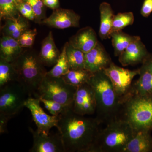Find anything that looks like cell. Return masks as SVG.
Instances as JSON below:
<instances>
[{
    "mask_svg": "<svg viewBox=\"0 0 152 152\" xmlns=\"http://www.w3.org/2000/svg\"><path fill=\"white\" fill-rule=\"evenodd\" d=\"M95 118L76 113L72 108L58 116L57 128L66 152H90L99 132Z\"/></svg>",
    "mask_w": 152,
    "mask_h": 152,
    "instance_id": "cell-1",
    "label": "cell"
},
{
    "mask_svg": "<svg viewBox=\"0 0 152 152\" xmlns=\"http://www.w3.org/2000/svg\"><path fill=\"white\" fill-rule=\"evenodd\" d=\"M88 83L94 92L96 117L99 124L110 122L120 118L122 104L111 81L104 71L93 74Z\"/></svg>",
    "mask_w": 152,
    "mask_h": 152,
    "instance_id": "cell-2",
    "label": "cell"
},
{
    "mask_svg": "<svg viewBox=\"0 0 152 152\" xmlns=\"http://www.w3.org/2000/svg\"><path fill=\"white\" fill-rule=\"evenodd\" d=\"M18 75V82L30 97H34L47 71L38 54L32 50L23 51L13 62Z\"/></svg>",
    "mask_w": 152,
    "mask_h": 152,
    "instance_id": "cell-3",
    "label": "cell"
},
{
    "mask_svg": "<svg viewBox=\"0 0 152 152\" xmlns=\"http://www.w3.org/2000/svg\"><path fill=\"white\" fill-rule=\"evenodd\" d=\"M134 132L128 122L116 119L99 131L90 152H124Z\"/></svg>",
    "mask_w": 152,
    "mask_h": 152,
    "instance_id": "cell-4",
    "label": "cell"
},
{
    "mask_svg": "<svg viewBox=\"0 0 152 152\" xmlns=\"http://www.w3.org/2000/svg\"><path fill=\"white\" fill-rule=\"evenodd\" d=\"M121 118L134 130H152V95H131L123 104Z\"/></svg>",
    "mask_w": 152,
    "mask_h": 152,
    "instance_id": "cell-5",
    "label": "cell"
},
{
    "mask_svg": "<svg viewBox=\"0 0 152 152\" xmlns=\"http://www.w3.org/2000/svg\"><path fill=\"white\" fill-rule=\"evenodd\" d=\"M77 88L69 84L62 77L45 76L39 86L34 97L42 98L58 102L72 107Z\"/></svg>",
    "mask_w": 152,
    "mask_h": 152,
    "instance_id": "cell-6",
    "label": "cell"
},
{
    "mask_svg": "<svg viewBox=\"0 0 152 152\" xmlns=\"http://www.w3.org/2000/svg\"><path fill=\"white\" fill-rule=\"evenodd\" d=\"M29 95L20 84L15 82L0 88V115L10 120L25 107Z\"/></svg>",
    "mask_w": 152,
    "mask_h": 152,
    "instance_id": "cell-7",
    "label": "cell"
},
{
    "mask_svg": "<svg viewBox=\"0 0 152 152\" xmlns=\"http://www.w3.org/2000/svg\"><path fill=\"white\" fill-rule=\"evenodd\" d=\"M103 71L111 81L123 105L131 95L132 82L136 75H140V69L130 70L118 66L112 62Z\"/></svg>",
    "mask_w": 152,
    "mask_h": 152,
    "instance_id": "cell-8",
    "label": "cell"
},
{
    "mask_svg": "<svg viewBox=\"0 0 152 152\" xmlns=\"http://www.w3.org/2000/svg\"><path fill=\"white\" fill-rule=\"evenodd\" d=\"M33 136V145L30 152H66L59 132L46 134L29 128Z\"/></svg>",
    "mask_w": 152,
    "mask_h": 152,
    "instance_id": "cell-9",
    "label": "cell"
},
{
    "mask_svg": "<svg viewBox=\"0 0 152 152\" xmlns=\"http://www.w3.org/2000/svg\"><path fill=\"white\" fill-rule=\"evenodd\" d=\"M39 99L29 97L25 103V106L31 112L37 126V130L41 132L49 134L51 129L56 127L58 122V116L48 115L41 107Z\"/></svg>",
    "mask_w": 152,
    "mask_h": 152,
    "instance_id": "cell-10",
    "label": "cell"
},
{
    "mask_svg": "<svg viewBox=\"0 0 152 152\" xmlns=\"http://www.w3.org/2000/svg\"><path fill=\"white\" fill-rule=\"evenodd\" d=\"M72 109L76 113L81 115L95 113L96 103L94 92L89 83L77 87Z\"/></svg>",
    "mask_w": 152,
    "mask_h": 152,
    "instance_id": "cell-11",
    "label": "cell"
},
{
    "mask_svg": "<svg viewBox=\"0 0 152 152\" xmlns=\"http://www.w3.org/2000/svg\"><path fill=\"white\" fill-rule=\"evenodd\" d=\"M80 16L72 10L57 9L48 18L43 20L42 23L56 28L78 27L80 25Z\"/></svg>",
    "mask_w": 152,
    "mask_h": 152,
    "instance_id": "cell-12",
    "label": "cell"
},
{
    "mask_svg": "<svg viewBox=\"0 0 152 152\" xmlns=\"http://www.w3.org/2000/svg\"><path fill=\"white\" fill-rule=\"evenodd\" d=\"M111 58L98 42L96 46L85 53V68L94 74L108 67L112 63Z\"/></svg>",
    "mask_w": 152,
    "mask_h": 152,
    "instance_id": "cell-13",
    "label": "cell"
},
{
    "mask_svg": "<svg viewBox=\"0 0 152 152\" xmlns=\"http://www.w3.org/2000/svg\"><path fill=\"white\" fill-rule=\"evenodd\" d=\"M149 56L140 38L134 41L120 55L119 61L124 66L144 62Z\"/></svg>",
    "mask_w": 152,
    "mask_h": 152,
    "instance_id": "cell-14",
    "label": "cell"
},
{
    "mask_svg": "<svg viewBox=\"0 0 152 152\" xmlns=\"http://www.w3.org/2000/svg\"><path fill=\"white\" fill-rule=\"evenodd\" d=\"M73 46L86 53L98 43L96 35L92 28L87 27L79 30L69 42Z\"/></svg>",
    "mask_w": 152,
    "mask_h": 152,
    "instance_id": "cell-15",
    "label": "cell"
},
{
    "mask_svg": "<svg viewBox=\"0 0 152 152\" xmlns=\"http://www.w3.org/2000/svg\"><path fill=\"white\" fill-rule=\"evenodd\" d=\"M151 131L146 129L135 130L132 138L128 143L124 152L152 151Z\"/></svg>",
    "mask_w": 152,
    "mask_h": 152,
    "instance_id": "cell-16",
    "label": "cell"
},
{
    "mask_svg": "<svg viewBox=\"0 0 152 152\" xmlns=\"http://www.w3.org/2000/svg\"><path fill=\"white\" fill-rule=\"evenodd\" d=\"M61 53L56 45L51 31L45 38L42 44L39 56L45 66H53L56 63Z\"/></svg>",
    "mask_w": 152,
    "mask_h": 152,
    "instance_id": "cell-17",
    "label": "cell"
},
{
    "mask_svg": "<svg viewBox=\"0 0 152 152\" xmlns=\"http://www.w3.org/2000/svg\"><path fill=\"white\" fill-rule=\"evenodd\" d=\"M23 48L17 40L3 36L0 40V57L12 63L23 52Z\"/></svg>",
    "mask_w": 152,
    "mask_h": 152,
    "instance_id": "cell-18",
    "label": "cell"
},
{
    "mask_svg": "<svg viewBox=\"0 0 152 152\" xmlns=\"http://www.w3.org/2000/svg\"><path fill=\"white\" fill-rule=\"evenodd\" d=\"M100 26L99 34L102 39L111 37L113 33V21L115 15L110 5L103 2L100 6Z\"/></svg>",
    "mask_w": 152,
    "mask_h": 152,
    "instance_id": "cell-19",
    "label": "cell"
},
{
    "mask_svg": "<svg viewBox=\"0 0 152 152\" xmlns=\"http://www.w3.org/2000/svg\"><path fill=\"white\" fill-rule=\"evenodd\" d=\"M26 19L20 15L16 18L6 20L2 29L3 36H9L18 40L22 34L28 30L29 23Z\"/></svg>",
    "mask_w": 152,
    "mask_h": 152,
    "instance_id": "cell-20",
    "label": "cell"
},
{
    "mask_svg": "<svg viewBox=\"0 0 152 152\" xmlns=\"http://www.w3.org/2000/svg\"><path fill=\"white\" fill-rule=\"evenodd\" d=\"M140 75L138 80L132 86L131 95H152V72L142 66Z\"/></svg>",
    "mask_w": 152,
    "mask_h": 152,
    "instance_id": "cell-21",
    "label": "cell"
},
{
    "mask_svg": "<svg viewBox=\"0 0 152 152\" xmlns=\"http://www.w3.org/2000/svg\"><path fill=\"white\" fill-rule=\"evenodd\" d=\"M111 37L116 56H119L132 43L140 38L138 36L129 35L121 31L112 33Z\"/></svg>",
    "mask_w": 152,
    "mask_h": 152,
    "instance_id": "cell-22",
    "label": "cell"
},
{
    "mask_svg": "<svg viewBox=\"0 0 152 152\" xmlns=\"http://www.w3.org/2000/svg\"><path fill=\"white\" fill-rule=\"evenodd\" d=\"M66 54L69 65L70 69H85L84 53L73 46L69 42L66 43Z\"/></svg>",
    "mask_w": 152,
    "mask_h": 152,
    "instance_id": "cell-23",
    "label": "cell"
},
{
    "mask_svg": "<svg viewBox=\"0 0 152 152\" xmlns=\"http://www.w3.org/2000/svg\"><path fill=\"white\" fill-rule=\"evenodd\" d=\"M93 74L85 69L70 70L62 77L68 84L77 88L88 83Z\"/></svg>",
    "mask_w": 152,
    "mask_h": 152,
    "instance_id": "cell-24",
    "label": "cell"
},
{
    "mask_svg": "<svg viewBox=\"0 0 152 152\" xmlns=\"http://www.w3.org/2000/svg\"><path fill=\"white\" fill-rule=\"evenodd\" d=\"M18 80V75L12 63L0 57V88Z\"/></svg>",
    "mask_w": 152,
    "mask_h": 152,
    "instance_id": "cell-25",
    "label": "cell"
},
{
    "mask_svg": "<svg viewBox=\"0 0 152 152\" xmlns=\"http://www.w3.org/2000/svg\"><path fill=\"white\" fill-rule=\"evenodd\" d=\"M70 66L66 54V43L56 64L51 69L47 72V75L53 77H62L70 70Z\"/></svg>",
    "mask_w": 152,
    "mask_h": 152,
    "instance_id": "cell-26",
    "label": "cell"
},
{
    "mask_svg": "<svg viewBox=\"0 0 152 152\" xmlns=\"http://www.w3.org/2000/svg\"><path fill=\"white\" fill-rule=\"evenodd\" d=\"M18 4L15 0H0V18L7 20L20 16Z\"/></svg>",
    "mask_w": 152,
    "mask_h": 152,
    "instance_id": "cell-27",
    "label": "cell"
},
{
    "mask_svg": "<svg viewBox=\"0 0 152 152\" xmlns=\"http://www.w3.org/2000/svg\"><path fill=\"white\" fill-rule=\"evenodd\" d=\"M134 20L132 12L120 13L114 16L113 24V32L121 31L124 28L133 24Z\"/></svg>",
    "mask_w": 152,
    "mask_h": 152,
    "instance_id": "cell-28",
    "label": "cell"
},
{
    "mask_svg": "<svg viewBox=\"0 0 152 152\" xmlns=\"http://www.w3.org/2000/svg\"><path fill=\"white\" fill-rule=\"evenodd\" d=\"M39 99L41 102L43 104L45 108L50 112L52 115L58 116L67 109L72 108L64 105L55 101L45 99L42 98Z\"/></svg>",
    "mask_w": 152,
    "mask_h": 152,
    "instance_id": "cell-29",
    "label": "cell"
},
{
    "mask_svg": "<svg viewBox=\"0 0 152 152\" xmlns=\"http://www.w3.org/2000/svg\"><path fill=\"white\" fill-rule=\"evenodd\" d=\"M24 1L28 3L31 7L36 21L39 23L42 21L44 18L45 14L44 11V4L43 0H23Z\"/></svg>",
    "mask_w": 152,
    "mask_h": 152,
    "instance_id": "cell-30",
    "label": "cell"
},
{
    "mask_svg": "<svg viewBox=\"0 0 152 152\" xmlns=\"http://www.w3.org/2000/svg\"><path fill=\"white\" fill-rule=\"evenodd\" d=\"M152 12V0H145L143 4L141 14L144 17H148Z\"/></svg>",
    "mask_w": 152,
    "mask_h": 152,
    "instance_id": "cell-31",
    "label": "cell"
},
{
    "mask_svg": "<svg viewBox=\"0 0 152 152\" xmlns=\"http://www.w3.org/2000/svg\"><path fill=\"white\" fill-rule=\"evenodd\" d=\"M27 39L26 48H30L31 47L34 42L35 39L37 35V30L34 29V30H28L27 31Z\"/></svg>",
    "mask_w": 152,
    "mask_h": 152,
    "instance_id": "cell-32",
    "label": "cell"
},
{
    "mask_svg": "<svg viewBox=\"0 0 152 152\" xmlns=\"http://www.w3.org/2000/svg\"><path fill=\"white\" fill-rule=\"evenodd\" d=\"M10 119L2 115H0V134L7 133V124Z\"/></svg>",
    "mask_w": 152,
    "mask_h": 152,
    "instance_id": "cell-33",
    "label": "cell"
},
{
    "mask_svg": "<svg viewBox=\"0 0 152 152\" xmlns=\"http://www.w3.org/2000/svg\"><path fill=\"white\" fill-rule=\"evenodd\" d=\"M18 7L20 14L26 18L31 20H34L35 19V16L31 15L28 12V11L23 7L20 3L18 4Z\"/></svg>",
    "mask_w": 152,
    "mask_h": 152,
    "instance_id": "cell-34",
    "label": "cell"
},
{
    "mask_svg": "<svg viewBox=\"0 0 152 152\" xmlns=\"http://www.w3.org/2000/svg\"><path fill=\"white\" fill-rule=\"evenodd\" d=\"M44 5L53 10L58 8L59 6V0H43Z\"/></svg>",
    "mask_w": 152,
    "mask_h": 152,
    "instance_id": "cell-35",
    "label": "cell"
},
{
    "mask_svg": "<svg viewBox=\"0 0 152 152\" xmlns=\"http://www.w3.org/2000/svg\"><path fill=\"white\" fill-rule=\"evenodd\" d=\"M27 31L22 34L18 40L19 44L22 48H26V44L27 39Z\"/></svg>",
    "mask_w": 152,
    "mask_h": 152,
    "instance_id": "cell-36",
    "label": "cell"
},
{
    "mask_svg": "<svg viewBox=\"0 0 152 152\" xmlns=\"http://www.w3.org/2000/svg\"><path fill=\"white\" fill-rule=\"evenodd\" d=\"M142 67L152 72V57H148L144 61Z\"/></svg>",
    "mask_w": 152,
    "mask_h": 152,
    "instance_id": "cell-37",
    "label": "cell"
},
{
    "mask_svg": "<svg viewBox=\"0 0 152 152\" xmlns=\"http://www.w3.org/2000/svg\"><path fill=\"white\" fill-rule=\"evenodd\" d=\"M17 4H19V3L23 1V0H15Z\"/></svg>",
    "mask_w": 152,
    "mask_h": 152,
    "instance_id": "cell-38",
    "label": "cell"
}]
</instances>
